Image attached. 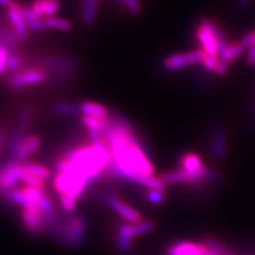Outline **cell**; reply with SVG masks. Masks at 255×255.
I'll return each mask as SVG.
<instances>
[{
    "instance_id": "4",
    "label": "cell",
    "mask_w": 255,
    "mask_h": 255,
    "mask_svg": "<svg viewBox=\"0 0 255 255\" xmlns=\"http://www.w3.org/2000/svg\"><path fill=\"white\" fill-rule=\"evenodd\" d=\"M20 223L26 233L32 237L48 236V222L45 213L38 205H30L20 211Z\"/></svg>"
},
{
    "instance_id": "7",
    "label": "cell",
    "mask_w": 255,
    "mask_h": 255,
    "mask_svg": "<svg viewBox=\"0 0 255 255\" xmlns=\"http://www.w3.org/2000/svg\"><path fill=\"white\" fill-rule=\"evenodd\" d=\"M205 51L202 49L193 50L188 52H181L168 55L164 61L163 65L167 70H179L188 66H193L195 64H201L204 58Z\"/></svg>"
},
{
    "instance_id": "26",
    "label": "cell",
    "mask_w": 255,
    "mask_h": 255,
    "mask_svg": "<svg viewBox=\"0 0 255 255\" xmlns=\"http://www.w3.org/2000/svg\"><path fill=\"white\" fill-rule=\"evenodd\" d=\"M19 178L20 181L22 183H25L26 185L31 186V187H36V188H42L45 189V182L43 179H39L35 175H33L32 173H30L29 171H27L23 166L19 170Z\"/></svg>"
},
{
    "instance_id": "20",
    "label": "cell",
    "mask_w": 255,
    "mask_h": 255,
    "mask_svg": "<svg viewBox=\"0 0 255 255\" xmlns=\"http://www.w3.org/2000/svg\"><path fill=\"white\" fill-rule=\"evenodd\" d=\"M246 48L241 42H236V43H229L223 49L220 50L219 52V58L225 60L229 63L235 61L238 57L244 53Z\"/></svg>"
},
{
    "instance_id": "16",
    "label": "cell",
    "mask_w": 255,
    "mask_h": 255,
    "mask_svg": "<svg viewBox=\"0 0 255 255\" xmlns=\"http://www.w3.org/2000/svg\"><path fill=\"white\" fill-rule=\"evenodd\" d=\"M33 118H34L33 107L31 105H23L18 111L15 129L28 133L32 123H33Z\"/></svg>"
},
{
    "instance_id": "34",
    "label": "cell",
    "mask_w": 255,
    "mask_h": 255,
    "mask_svg": "<svg viewBox=\"0 0 255 255\" xmlns=\"http://www.w3.org/2000/svg\"><path fill=\"white\" fill-rule=\"evenodd\" d=\"M247 63L250 66H255V44L248 48V52H247Z\"/></svg>"
},
{
    "instance_id": "13",
    "label": "cell",
    "mask_w": 255,
    "mask_h": 255,
    "mask_svg": "<svg viewBox=\"0 0 255 255\" xmlns=\"http://www.w3.org/2000/svg\"><path fill=\"white\" fill-rule=\"evenodd\" d=\"M30 7L39 17L46 18L60 10L61 0H33Z\"/></svg>"
},
{
    "instance_id": "14",
    "label": "cell",
    "mask_w": 255,
    "mask_h": 255,
    "mask_svg": "<svg viewBox=\"0 0 255 255\" xmlns=\"http://www.w3.org/2000/svg\"><path fill=\"white\" fill-rule=\"evenodd\" d=\"M42 145V139L37 135H28L26 139L23 140L21 143V146L18 150L17 156H16V161H19L25 163L27 162V159L33 155L36 151L41 148Z\"/></svg>"
},
{
    "instance_id": "22",
    "label": "cell",
    "mask_w": 255,
    "mask_h": 255,
    "mask_svg": "<svg viewBox=\"0 0 255 255\" xmlns=\"http://www.w3.org/2000/svg\"><path fill=\"white\" fill-rule=\"evenodd\" d=\"M44 23L46 29H53V30H59L67 32L73 29V23L69 20L58 17V16H49V17L44 18Z\"/></svg>"
},
{
    "instance_id": "23",
    "label": "cell",
    "mask_w": 255,
    "mask_h": 255,
    "mask_svg": "<svg viewBox=\"0 0 255 255\" xmlns=\"http://www.w3.org/2000/svg\"><path fill=\"white\" fill-rule=\"evenodd\" d=\"M22 166L27 171H29L30 173L35 175V177L39 179H43L44 181L50 179L51 177V171L44 165L27 161L25 163H22Z\"/></svg>"
},
{
    "instance_id": "1",
    "label": "cell",
    "mask_w": 255,
    "mask_h": 255,
    "mask_svg": "<svg viewBox=\"0 0 255 255\" xmlns=\"http://www.w3.org/2000/svg\"><path fill=\"white\" fill-rule=\"evenodd\" d=\"M89 223L83 213H63L60 221L48 236L69 250H77L84 246L87 238Z\"/></svg>"
},
{
    "instance_id": "11",
    "label": "cell",
    "mask_w": 255,
    "mask_h": 255,
    "mask_svg": "<svg viewBox=\"0 0 255 255\" xmlns=\"http://www.w3.org/2000/svg\"><path fill=\"white\" fill-rule=\"evenodd\" d=\"M210 249L203 243L179 242L170 245L166 250L167 255H204Z\"/></svg>"
},
{
    "instance_id": "19",
    "label": "cell",
    "mask_w": 255,
    "mask_h": 255,
    "mask_svg": "<svg viewBox=\"0 0 255 255\" xmlns=\"http://www.w3.org/2000/svg\"><path fill=\"white\" fill-rule=\"evenodd\" d=\"M205 165H203L201 158L195 153H185L180 158L179 167L180 169L187 171H199L201 170Z\"/></svg>"
},
{
    "instance_id": "6",
    "label": "cell",
    "mask_w": 255,
    "mask_h": 255,
    "mask_svg": "<svg viewBox=\"0 0 255 255\" xmlns=\"http://www.w3.org/2000/svg\"><path fill=\"white\" fill-rule=\"evenodd\" d=\"M102 196L103 203L109 206L112 211L117 213L125 221L137 223L143 220L142 215L137 210H135L134 207L124 201L122 198L114 194H105Z\"/></svg>"
},
{
    "instance_id": "12",
    "label": "cell",
    "mask_w": 255,
    "mask_h": 255,
    "mask_svg": "<svg viewBox=\"0 0 255 255\" xmlns=\"http://www.w3.org/2000/svg\"><path fill=\"white\" fill-rule=\"evenodd\" d=\"M196 37L197 41L200 43L202 50H204L207 54L219 57L218 42L210 29L199 23L196 29Z\"/></svg>"
},
{
    "instance_id": "18",
    "label": "cell",
    "mask_w": 255,
    "mask_h": 255,
    "mask_svg": "<svg viewBox=\"0 0 255 255\" xmlns=\"http://www.w3.org/2000/svg\"><path fill=\"white\" fill-rule=\"evenodd\" d=\"M80 109H81L83 115H89L93 117L109 118L111 115L110 111L105 106L97 102L83 101L82 103H80Z\"/></svg>"
},
{
    "instance_id": "35",
    "label": "cell",
    "mask_w": 255,
    "mask_h": 255,
    "mask_svg": "<svg viewBox=\"0 0 255 255\" xmlns=\"http://www.w3.org/2000/svg\"><path fill=\"white\" fill-rule=\"evenodd\" d=\"M234 2L239 7H246L250 4L251 0H234Z\"/></svg>"
},
{
    "instance_id": "24",
    "label": "cell",
    "mask_w": 255,
    "mask_h": 255,
    "mask_svg": "<svg viewBox=\"0 0 255 255\" xmlns=\"http://www.w3.org/2000/svg\"><path fill=\"white\" fill-rule=\"evenodd\" d=\"M25 61H26L25 54H23L20 50L9 53V59H7V71H9L10 75L22 69Z\"/></svg>"
},
{
    "instance_id": "32",
    "label": "cell",
    "mask_w": 255,
    "mask_h": 255,
    "mask_svg": "<svg viewBox=\"0 0 255 255\" xmlns=\"http://www.w3.org/2000/svg\"><path fill=\"white\" fill-rule=\"evenodd\" d=\"M229 68H230V63L219 58V61H218L217 67H216V70H215V73H216L219 76H222V75H225L227 73Z\"/></svg>"
},
{
    "instance_id": "33",
    "label": "cell",
    "mask_w": 255,
    "mask_h": 255,
    "mask_svg": "<svg viewBox=\"0 0 255 255\" xmlns=\"http://www.w3.org/2000/svg\"><path fill=\"white\" fill-rule=\"evenodd\" d=\"M7 133L6 130L2 126H0V153L2 152L3 148H5L6 145V141H7Z\"/></svg>"
},
{
    "instance_id": "29",
    "label": "cell",
    "mask_w": 255,
    "mask_h": 255,
    "mask_svg": "<svg viewBox=\"0 0 255 255\" xmlns=\"http://www.w3.org/2000/svg\"><path fill=\"white\" fill-rule=\"evenodd\" d=\"M9 51L6 48L0 44V77H4L7 71V59H9Z\"/></svg>"
},
{
    "instance_id": "5",
    "label": "cell",
    "mask_w": 255,
    "mask_h": 255,
    "mask_svg": "<svg viewBox=\"0 0 255 255\" xmlns=\"http://www.w3.org/2000/svg\"><path fill=\"white\" fill-rule=\"evenodd\" d=\"M209 167L204 166L199 171H187L184 169L177 168L171 171H166L158 175L159 180L168 184H199L205 182L206 174L209 172Z\"/></svg>"
},
{
    "instance_id": "21",
    "label": "cell",
    "mask_w": 255,
    "mask_h": 255,
    "mask_svg": "<svg viewBox=\"0 0 255 255\" xmlns=\"http://www.w3.org/2000/svg\"><path fill=\"white\" fill-rule=\"evenodd\" d=\"M98 0H84L82 5V20L86 26H92L97 17Z\"/></svg>"
},
{
    "instance_id": "15",
    "label": "cell",
    "mask_w": 255,
    "mask_h": 255,
    "mask_svg": "<svg viewBox=\"0 0 255 255\" xmlns=\"http://www.w3.org/2000/svg\"><path fill=\"white\" fill-rule=\"evenodd\" d=\"M52 110L57 115L63 116V117H69V118H76L81 116V109H80V105L73 101L67 100H60L57 101L52 106Z\"/></svg>"
},
{
    "instance_id": "37",
    "label": "cell",
    "mask_w": 255,
    "mask_h": 255,
    "mask_svg": "<svg viewBox=\"0 0 255 255\" xmlns=\"http://www.w3.org/2000/svg\"><path fill=\"white\" fill-rule=\"evenodd\" d=\"M13 1H14V0H0V5L7 7Z\"/></svg>"
},
{
    "instance_id": "9",
    "label": "cell",
    "mask_w": 255,
    "mask_h": 255,
    "mask_svg": "<svg viewBox=\"0 0 255 255\" xmlns=\"http://www.w3.org/2000/svg\"><path fill=\"white\" fill-rule=\"evenodd\" d=\"M210 148L213 156L216 159H223L228 152V135L225 128L216 126L210 135Z\"/></svg>"
},
{
    "instance_id": "3",
    "label": "cell",
    "mask_w": 255,
    "mask_h": 255,
    "mask_svg": "<svg viewBox=\"0 0 255 255\" xmlns=\"http://www.w3.org/2000/svg\"><path fill=\"white\" fill-rule=\"evenodd\" d=\"M49 80L48 73L38 66L22 68L11 74L6 80V86L12 91H21L28 87L41 85Z\"/></svg>"
},
{
    "instance_id": "17",
    "label": "cell",
    "mask_w": 255,
    "mask_h": 255,
    "mask_svg": "<svg viewBox=\"0 0 255 255\" xmlns=\"http://www.w3.org/2000/svg\"><path fill=\"white\" fill-rule=\"evenodd\" d=\"M21 14L23 16V18H25L29 31L39 33V32H43L46 29L44 19L32 11L30 6L21 5Z\"/></svg>"
},
{
    "instance_id": "8",
    "label": "cell",
    "mask_w": 255,
    "mask_h": 255,
    "mask_svg": "<svg viewBox=\"0 0 255 255\" xmlns=\"http://www.w3.org/2000/svg\"><path fill=\"white\" fill-rule=\"evenodd\" d=\"M6 17L9 19V23L13 30L15 31L16 35L19 38L20 43H25L28 39L29 29L25 18L21 14V5L16 1H13L9 6L6 7Z\"/></svg>"
},
{
    "instance_id": "27",
    "label": "cell",
    "mask_w": 255,
    "mask_h": 255,
    "mask_svg": "<svg viewBox=\"0 0 255 255\" xmlns=\"http://www.w3.org/2000/svg\"><path fill=\"white\" fill-rule=\"evenodd\" d=\"M155 228V222L153 220H142L137 223H132V231L135 237L145 235Z\"/></svg>"
},
{
    "instance_id": "28",
    "label": "cell",
    "mask_w": 255,
    "mask_h": 255,
    "mask_svg": "<svg viewBox=\"0 0 255 255\" xmlns=\"http://www.w3.org/2000/svg\"><path fill=\"white\" fill-rule=\"evenodd\" d=\"M146 199L151 204L159 205L165 200V191L148 188V190L146 191Z\"/></svg>"
},
{
    "instance_id": "10",
    "label": "cell",
    "mask_w": 255,
    "mask_h": 255,
    "mask_svg": "<svg viewBox=\"0 0 255 255\" xmlns=\"http://www.w3.org/2000/svg\"><path fill=\"white\" fill-rule=\"evenodd\" d=\"M134 234L132 231V223L128 221H123L119 223L115 232V244L119 252L127 255L133 249Z\"/></svg>"
},
{
    "instance_id": "30",
    "label": "cell",
    "mask_w": 255,
    "mask_h": 255,
    "mask_svg": "<svg viewBox=\"0 0 255 255\" xmlns=\"http://www.w3.org/2000/svg\"><path fill=\"white\" fill-rule=\"evenodd\" d=\"M218 61H219V57H215V55L207 54L205 52L204 58H203L201 64L207 71H214V73H215V70H216V67H217Z\"/></svg>"
},
{
    "instance_id": "25",
    "label": "cell",
    "mask_w": 255,
    "mask_h": 255,
    "mask_svg": "<svg viewBox=\"0 0 255 255\" xmlns=\"http://www.w3.org/2000/svg\"><path fill=\"white\" fill-rule=\"evenodd\" d=\"M202 243L207 247V248L216 253L217 255H234L232 252L229 251L220 242H218L217 239H215L212 236H209V235L203 236Z\"/></svg>"
},
{
    "instance_id": "36",
    "label": "cell",
    "mask_w": 255,
    "mask_h": 255,
    "mask_svg": "<svg viewBox=\"0 0 255 255\" xmlns=\"http://www.w3.org/2000/svg\"><path fill=\"white\" fill-rule=\"evenodd\" d=\"M250 113H251V117H252V119H253V122H254V124H255V101H253V102L251 103V106H250Z\"/></svg>"
},
{
    "instance_id": "2",
    "label": "cell",
    "mask_w": 255,
    "mask_h": 255,
    "mask_svg": "<svg viewBox=\"0 0 255 255\" xmlns=\"http://www.w3.org/2000/svg\"><path fill=\"white\" fill-rule=\"evenodd\" d=\"M36 66L45 69L50 83L54 85L68 84L80 68L76 59L64 54H46L35 60Z\"/></svg>"
},
{
    "instance_id": "31",
    "label": "cell",
    "mask_w": 255,
    "mask_h": 255,
    "mask_svg": "<svg viewBox=\"0 0 255 255\" xmlns=\"http://www.w3.org/2000/svg\"><path fill=\"white\" fill-rule=\"evenodd\" d=\"M239 42H241L244 45V47L246 48V49H247V48H249L250 46L254 45L255 44V31L248 32V33L245 34L242 37V39Z\"/></svg>"
}]
</instances>
